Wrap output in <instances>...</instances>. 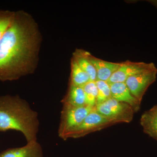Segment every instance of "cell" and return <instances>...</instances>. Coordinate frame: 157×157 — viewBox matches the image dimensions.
Here are the masks:
<instances>
[{"mask_svg": "<svg viewBox=\"0 0 157 157\" xmlns=\"http://www.w3.org/2000/svg\"><path fill=\"white\" fill-rule=\"evenodd\" d=\"M140 124L144 132L157 141V105L142 114Z\"/></svg>", "mask_w": 157, "mask_h": 157, "instance_id": "obj_11", "label": "cell"}, {"mask_svg": "<svg viewBox=\"0 0 157 157\" xmlns=\"http://www.w3.org/2000/svg\"><path fill=\"white\" fill-rule=\"evenodd\" d=\"M86 55L95 69L97 80L108 82L120 65V63L107 61L98 58L86 51Z\"/></svg>", "mask_w": 157, "mask_h": 157, "instance_id": "obj_8", "label": "cell"}, {"mask_svg": "<svg viewBox=\"0 0 157 157\" xmlns=\"http://www.w3.org/2000/svg\"><path fill=\"white\" fill-rule=\"evenodd\" d=\"M95 109L113 124L129 123L133 120L135 111L132 106L111 98L102 104L96 105Z\"/></svg>", "mask_w": 157, "mask_h": 157, "instance_id": "obj_3", "label": "cell"}, {"mask_svg": "<svg viewBox=\"0 0 157 157\" xmlns=\"http://www.w3.org/2000/svg\"><path fill=\"white\" fill-rule=\"evenodd\" d=\"M157 68L155 65L150 68L131 76L125 82L132 95L141 102L147 89L155 81Z\"/></svg>", "mask_w": 157, "mask_h": 157, "instance_id": "obj_6", "label": "cell"}, {"mask_svg": "<svg viewBox=\"0 0 157 157\" xmlns=\"http://www.w3.org/2000/svg\"><path fill=\"white\" fill-rule=\"evenodd\" d=\"M98 89V97L96 105L102 104L111 98L110 84L107 81L97 80L95 81Z\"/></svg>", "mask_w": 157, "mask_h": 157, "instance_id": "obj_15", "label": "cell"}, {"mask_svg": "<svg viewBox=\"0 0 157 157\" xmlns=\"http://www.w3.org/2000/svg\"><path fill=\"white\" fill-rule=\"evenodd\" d=\"M110 84L111 98L132 106L137 112L140 109L141 102L132 95L125 82H115Z\"/></svg>", "mask_w": 157, "mask_h": 157, "instance_id": "obj_9", "label": "cell"}, {"mask_svg": "<svg viewBox=\"0 0 157 157\" xmlns=\"http://www.w3.org/2000/svg\"><path fill=\"white\" fill-rule=\"evenodd\" d=\"M94 109L95 107L88 105L82 107L63 105L58 131L59 137L63 139L66 135L78 126Z\"/></svg>", "mask_w": 157, "mask_h": 157, "instance_id": "obj_4", "label": "cell"}, {"mask_svg": "<svg viewBox=\"0 0 157 157\" xmlns=\"http://www.w3.org/2000/svg\"><path fill=\"white\" fill-rule=\"evenodd\" d=\"M38 113L19 96H0V132L14 130L21 132L27 143L37 141Z\"/></svg>", "mask_w": 157, "mask_h": 157, "instance_id": "obj_2", "label": "cell"}, {"mask_svg": "<svg viewBox=\"0 0 157 157\" xmlns=\"http://www.w3.org/2000/svg\"><path fill=\"white\" fill-rule=\"evenodd\" d=\"M63 105L82 107L86 105L85 94L83 87L69 85L67 92L62 99Z\"/></svg>", "mask_w": 157, "mask_h": 157, "instance_id": "obj_12", "label": "cell"}, {"mask_svg": "<svg viewBox=\"0 0 157 157\" xmlns=\"http://www.w3.org/2000/svg\"><path fill=\"white\" fill-rule=\"evenodd\" d=\"M0 157H44L42 145L38 141L25 146L8 149L0 153Z\"/></svg>", "mask_w": 157, "mask_h": 157, "instance_id": "obj_10", "label": "cell"}, {"mask_svg": "<svg viewBox=\"0 0 157 157\" xmlns=\"http://www.w3.org/2000/svg\"><path fill=\"white\" fill-rule=\"evenodd\" d=\"M14 11L0 10V42L13 18Z\"/></svg>", "mask_w": 157, "mask_h": 157, "instance_id": "obj_17", "label": "cell"}, {"mask_svg": "<svg viewBox=\"0 0 157 157\" xmlns=\"http://www.w3.org/2000/svg\"><path fill=\"white\" fill-rule=\"evenodd\" d=\"M82 87L85 94L86 105L95 107L98 97V89L95 81H90Z\"/></svg>", "mask_w": 157, "mask_h": 157, "instance_id": "obj_16", "label": "cell"}, {"mask_svg": "<svg viewBox=\"0 0 157 157\" xmlns=\"http://www.w3.org/2000/svg\"><path fill=\"white\" fill-rule=\"evenodd\" d=\"M41 40L39 27L30 14L14 11L0 42V81H14L33 73Z\"/></svg>", "mask_w": 157, "mask_h": 157, "instance_id": "obj_1", "label": "cell"}, {"mask_svg": "<svg viewBox=\"0 0 157 157\" xmlns=\"http://www.w3.org/2000/svg\"><path fill=\"white\" fill-rule=\"evenodd\" d=\"M113 124H114L112 122L98 113L94 109L89 113L78 126L66 135L63 140L83 137Z\"/></svg>", "mask_w": 157, "mask_h": 157, "instance_id": "obj_5", "label": "cell"}, {"mask_svg": "<svg viewBox=\"0 0 157 157\" xmlns=\"http://www.w3.org/2000/svg\"><path fill=\"white\" fill-rule=\"evenodd\" d=\"M72 58L74 59L78 66L87 73L91 81H96L97 80L95 69L86 57L85 50L76 49L73 53Z\"/></svg>", "mask_w": 157, "mask_h": 157, "instance_id": "obj_13", "label": "cell"}, {"mask_svg": "<svg viewBox=\"0 0 157 157\" xmlns=\"http://www.w3.org/2000/svg\"><path fill=\"white\" fill-rule=\"evenodd\" d=\"M153 63L132 62H121L117 70L114 72L107 82L109 84L115 82H124L132 76L148 70L155 66Z\"/></svg>", "mask_w": 157, "mask_h": 157, "instance_id": "obj_7", "label": "cell"}, {"mask_svg": "<svg viewBox=\"0 0 157 157\" xmlns=\"http://www.w3.org/2000/svg\"><path fill=\"white\" fill-rule=\"evenodd\" d=\"M91 81L87 73L82 70L73 58L71 62L70 85L83 87Z\"/></svg>", "mask_w": 157, "mask_h": 157, "instance_id": "obj_14", "label": "cell"}]
</instances>
